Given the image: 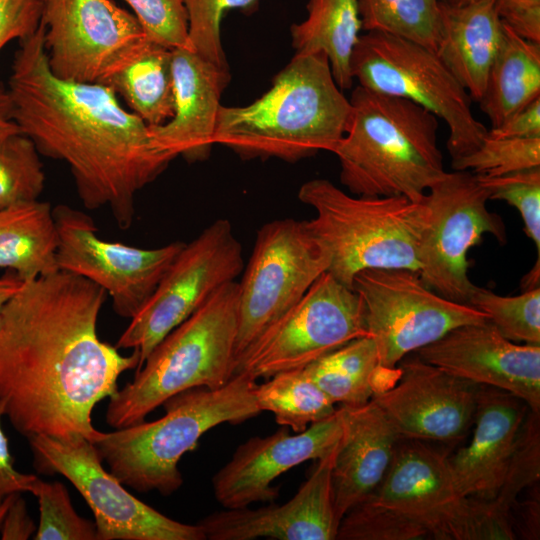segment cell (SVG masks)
<instances>
[{"mask_svg": "<svg viewBox=\"0 0 540 540\" xmlns=\"http://www.w3.org/2000/svg\"><path fill=\"white\" fill-rule=\"evenodd\" d=\"M107 293L90 280L58 270L24 282L0 312V415L26 438L92 440V412L137 368L99 339Z\"/></svg>", "mask_w": 540, "mask_h": 540, "instance_id": "obj_1", "label": "cell"}, {"mask_svg": "<svg viewBox=\"0 0 540 540\" xmlns=\"http://www.w3.org/2000/svg\"><path fill=\"white\" fill-rule=\"evenodd\" d=\"M44 26L20 40L8 93L12 118L40 154L70 168L82 204L108 207L128 229L135 196L173 160L153 143L149 126L125 110L106 85L57 78L49 69Z\"/></svg>", "mask_w": 540, "mask_h": 540, "instance_id": "obj_2", "label": "cell"}, {"mask_svg": "<svg viewBox=\"0 0 540 540\" xmlns=\"http://www.w3.org/2000/svg\"><path fill=\"white\" fill-rule=\"evenodd\" d=\"M351 113L324 53H295L260 98L219 109L214 144L243 159L295 162L319 151L333 152Z\"/></svg>", "mask_w": 540, "mask_h": 540, "instance_id": "obj_3", "label": "cell"}, {"mask_svg": "<svg viewBox=\"0 0 540 540\" xmlns=\"http://www.w3.org/2000/svg\"><path fill=\"white\" fill-rule=\"evenodd\" d=\"M344 136L333 152L340 181L357 196L422 201L447 173L437 144L438 118L407 99L357 86Z\"/></svg>", "mask_w": 540, "mask_h": 540, "instance_id": "obj_4", "label": "cell"}, {"mask_svg": "<svg viewBox=\"0 0 540 540\" xmlns=\"http://www.w3.org/2000/svg\"><path fill=\"white\" fill-rule=\"evenodd\" d=\"M255 385V380L236 375L219 388L187 389L163 402V417L113 432L98 430L91 442L122 484L169 496L183 484L180 459L204 433L223 423L241 424L261 412Z\"/></svg>", "mask_w": 540, "mask_h": 540, "instance_id": "obj_5", "label": "cell"}, {"mask_svg": "<svg viewBox=\"0 0 540 540\" xmlns=\"http://www.w3.org/2000/svg\"><path fill=\"white\" fill-rule=\"evenodd\" d=\"M238 300V282L227 283L169 332L134 379L109 398L107 424L119 429L140 423L177 393L226 384L234 359Z\"/></svg>", "mask_w": 540, "mask_h": 540, "instance_id": "obj_6", "label": "cell"}, {"mask_svg": "<svg viewBox=\"0 0 540 540\" xmlns=\"http://www.w3.org/2000/svg\"><path fill=\"white\" fill-rule=\"evenodd\" d=\"M298 198L316 216L307 221L330 256L327 270L352 288L366 269L419 272V248L428 211L405 196H352L326 179L300 187Z\"/></svg>", "mask_w": 540, "mask_h": 540, "instance_id": "obj_7", "label": "cell"}, {"mask_svg": "<svg viewBox=\"0 0 540 540\" xmlns=\"http://www.w3.org/2000/svg\"><path fill=\"white\" fill-rule=\"evenodd\" d=\"M359 86L407 99L447 125L452 160L475 151L488 129L475 118L467 91L437 54L415 42L382 32L360 35L351 58Z\"/></svg>", "mask_w": 540, "mask_h": 540, "instance_id": "obj_8", "label": "cell"}, {"mask_svg": "<svg viewBox=\"0 0 540 540\" xmlns=\"http://www.w3.org/2000/svg\"><path fill=\"white\" fill-rule=\"evenodd\" d=\"M352 289L363 302L367 333L376 345L380 367L394 381L399 363L410 353L457 327L488 321L473 306L439 295L423 283L419 272L409 269L362 270Z\"/></svg>", "mask_w": 540, "mask_h": 540, "instance_id": "obj_9", "label": "cell"}, {"mask_svg": "<svg viewBox=\"0 0 540 540\" xmlns=\"http://www.w3.org/2000/svg\"><path fill=\"white\" fill-rule=\"evenodd\" d=\"M363 336L368 333L360 296L326 271L235 359L231 378L256 381L303 368Z\"/></svg>", "mask_w": 540, "mask_h": 540, "instance_id": "obj_10", "label": "cell"}, {"mask_svg": "<svg viewBox=\"0 0 540 540\" xmlns=\"http://www.w3.org/2000/svg\"><path fill=\"white\" fill-rule=\"evenodd\" d=\"M329 265L330 256L307 221L278 219L258 230L238 282L233 363L267 326L305 295Z\"/></svg>", "mask_w": 540, "mask_h": 540, "instance_id": "obj_11", "label": "cell"}, {"mask_svg": "<svg viewBox=\"0 0 540 540\" xmlns=\"http://www.w3.org/2000/svg\"><path fill=\"white\" fill-rule=\"evenodd\" d=\"M244 269L242 245L227 219L206 227L170 264L153 294L130 320L117 349L139 352L137 370L152 349L190 317L218 289L236 281Z\"/></svg>", "mask_w": 540, "mask_h": 540, "instance_id": "obj_12", "label": "cell"}, {"mask_svg": "<svg viewBox=\"0 0 540 540\" xmlns=\"http://www.w3.org/2000/svg\"><path fill=\"white\" fill-rule=\"evenodd\" d=\"M27 439L35 469L68 479L91 508L97 540L206 539L198 524L169 518L130 494L105 470L95 445L84 436L35 435Z\"/></svg>", "mask_w": 540, "mask_h": 540, "instance_id": "obj_13", "label": "cell"}, {"mask_svg": "<svg viewBox=\"0 0 540 540\" xmlns=\"http://www.w3.org/2000/svg\"><path fill=\"white\" fill-rule=\"evenodd\" d=\"M489 194L469 171L447 172L422 201L428 216L419 248V275L439 295L468 304L476 288L468 277L467 253L486 233L504 243L502 218L490 212Z\"/></svg>", "mask_w": 540, "mask_h": 540, "instance_id": "obj_14", "label": "cell"}, {"mask_svg": "<svg viewBox=\"0 0 540 540\" xmlns=\"http://www.w3.org/2000/svg\"><path fill=\"white\" fill-rule=\"evenodd\" d=\"M44 47L57 78L103 84L147 39L137 18L111 0H41Z\"/></svg>", "mask_w": 540, "mask_h": 540, "instance_id": "obj_15", "label": "cell"}, {"mask_svg": "<svg viewBox=\"0 0 540 540\" xmlns=\"http://www.w3.org/2000/svg\"><path fill=\"white\" fill-rule=\"evenodd\" d=\"M58 232L57 262L60 270L82 276L105 290L116 314L133 318L156 289L181 251L176 241L143 249L97 236L94 221L68 205L53 208Z\"/></svg>", "mask_w": 540, "mask_h": 540, "instance_id": "obj_16", "label": "cell"}, {"mask_svg": "<svg viewBox=\"0 0 540 540\" xmlns=\"http://www.w3.org/2000/svg\"><path fill=\"white\" fill-rule=\"evenodd\" d=\"M403 439L368 499L418 521L434 539L483 540L474 501L459 495L448 458L420 440Z\"/></svg>", "mask_w": 540, "mask_h": 540, "instance_id": "obj_17", "label": "cell"}, {"mask_svg": "<svg viewBox=\"0 0 540 540\" xmlns=\"http://www.w3.org/2000/svg\"><path fill=\"white\" fill-rule=\"evenodd\" d=\"M396 381L372 400L401 438L450 441L474 418L480 385L457 377L418 355L399 363Z\"/></svg>", "mask_w": 540, "mask_h": 540, "instance_id": "obj_18", "label": "cell"}, {"mask_svg": "<svg viewBox=\"0 0 540 540\" xmlns=\"http://www.w3.org/2000/svg\"><path fill=\"white\" fill-rule=\"evenodd\" d=\"M339 408L330 417L291 435L287 426L266 437H252L237 447L232 458L212 478L215 499L225 509L270 502L279 495L272 482L307 460L320 459L339 442Z\"/></svg>", "mask_w": 540, "mask_h": 540, "instance_id": "obj_19", "label": "cell"}, {"mask_svg": "<svg viewBox=\"0 0 540 540\" xmlns=\"http://www.w3.org/2000/svg\"><path fill=\"white\" fill-rule=\"evenodd\" d=\"M417 355L457 377L511 393L540 413V345L512 342L487 321L457 327Z\"/></svg>", "mask_w": 540, "mask_h": 540, "instance_id": "obj_20", "label": "cell"}, {"mask_svg": "<svg viewBox=\"0 0 540 540\" xmlns=\"http://www.w3.org/2000/svg\"><path fill=\"white\" fill-rule=\"evenodd\" d=\"M338 445L318 459L308 479L283 505L225 509L200 520L206 539H336L340 523L334 511L331 472Z\"/></svg>", "mask_w": 540, "mask_h": 540, "instance_id": "obj_21", "label": "cell"}, {"mask_svg": "<svg viewBox=\"0 0 540 540\" xmlns=\"http://www.w3.org/2000/svg\"><path fill=\"white\" fill-rule=\"evenodd\" d=\"M175 107L170 120L149 126L154 145L175 159L203 161L214 145L220 98L230 81L218 67L190 47L172 49Z\"/></svg>", "mask_w": 540, "mask_h": 540, "instance_id": "obj_22", "label": "cell"}, {"mask_svg": "<svg viewBox=\"0 0 540 540\" xmlns=\"http://www.w3.org/2000/svg\"><path fill=\"white\" fill-rule=\"evenodd\" d=\"M527 405L506 391L479 386L471 442L448 459L460 496L490 500L504 480Z\"/></svg>", "mask_w": 540, "mask_h": 540, "instance_id": "obj_23", "label": "cell"}, {"mask_svg": "<svg viewBox=\"0 0 540 540\" xmlns=\"http://www.w3.org/2000/svg\"><path fill=\"white\" fill-rule=\"evenodd\" d=\"M342 435L332 472L337 520L368 499L382 483L401 436L371 399L360 406H340Z\"/></svg>", "mask_w": 540, "mask_h": 540, "instance_id": "obj_24", "label": "cell"}, {"mask_svg": "<svg viewBox=\"0 0 540 540\" xmlns=\"http://www.w3.org/2000/svg\"><path fill=\"white\" fill-rule=\"evenodd\" d=\"M440 14L435 53L472 101L479 102L504 32L494 0L458 6L441 0Z\"/></svg>", "mask_w": 540, "mask_h": 540, "instance_id": "obj_25", "label": "cell"}, {"mask_svg": "<svg viewBox=\"0 0 540 540\" xmlns=\"http://www.w3.org/2000/svg\"><path fill=\"white\" fill-rule=\"evenodd\" d=\"M58 232L53 208L38 200L0 210V267L27 282L52 274L57 262Z\"/></svg>", "mask_w": 540, "mask_h": 540, "instance_id": "obj_26", "label": "cell"}, {"mask_svg": "<svg viewBox=\"0 0 540 540\" xmlns=\"http://www.w3.org/2000/svg\"><path fill=\"white\" fill-rule=\"evenodd\" d=\"M361 29L358 0H308L307 17L291 26L292 46L296 53H324L338 87L349 89Z\"/></svg>", "mask_w": 540, "mask_h": 540, "instance_id": "obj_27", "label": "cell"}, {"mask_svg": "<svg viewBox=\"0 0 540 540\" xmlns=\"http://www.w3.org/2000/svg\"><path fill=\"white\" fill-rule=\"evenodd\" d=\"M540 97V43L529 41L504 24L503 38L478 102L491 128Z\"/></svg>", "mask_w": 540, "mask_h": 540, "instance_id": "obj_28", "label": "cell"}, {"mask_svg": "<svg viewBox=\"0 0 540 540\" xmlns=\"http://www.w3.org/2000/svg\"><path fill=\"white\" fill-rule=\"evenodd\" d=\"M102 85L122 97L147 125L167 122L175 107L172 49L146 39Z\"/></svg>", "mask_w": 540, "mask_h": 540, "instance_id": "obj_29", "label": "cell"}, {"mask_svg": "<svg viewBox=\"0 0 540 540\" xmlns=\"http://www.w3.org/2000/svg\"><path fill=\"white\" fill-rule=\"evenodd\" d=\"M308 377L341 406H360L395 381L379 364L370 336L354 339L303 367Z\"/></svg>", "mask_w": 540, "mask_h": 540, "instance_id": "obj_30", "label": "cell"}, {"mask_svg": "<svg viewBox=\"0 0 540 540\" xmlns=\"http://www.w3.org/2000/svg\"><path fill=\"white\" fill-rule=\"evenodd\" d=\"M540 477V413L528 411L504 480L494 498H473L488 540L515 539L510 512L518 494Z\"/></svg>", "mask_w": 540, "mask_h": 540, "instance_id": "obj_31", "label": "cell"}, {"mask_svg": "<svg viewBox=\"0 0 540 540\" xmlns=\"http://www.w3.org/2000/svg\"><path fill=\"white\" fill-rule=\"evenodd\" d=\"M254 397L260 411L272 412L281 426L295 433L335 413V404L308 377L303 368L279 372L255 385Z\"/></svg>", "mask_w": 540, "mask_h": 540, "instance_id": "obj_32", "label": "cell"}, {"mask_svg": "<svg viewBox=\"0 0 540 540\" xmlns=\"http://www.w3.org/2000/svg\"><path fill=\"white\" fill-rule=\"evenodd\" d=\"M441 0H358L362 29L397 36L436 51Z\"/></svg>", "mask_w": 540, "mask_h": 540, "instance_id": "obj_33", "label": "cell"}, {"mask_svg": "<svg viewBox=\"0 0 540 540\" xmlns=\"http://www.w3.org/2000/svg\"><path fill=\"white\" fill-rule=\"evenodd\" d=\"M39 154L19 128L0 131V210L38 200L45 184Z\"/></svg>", "mask_w": 540, "mask_h": 540, "instance_id": "obj_34", "label": "cell"}, {"mask_svg": "<svg viewBox=\"0 0 540 540\" xmlns=\"http://www.w3.org/2000/svg\"><path fill=\"white\" fill-rule=\"evenodd\" d=\"M469 305L486 314L504 338L540 345V287L518 296H500L476 286Z\"/></svg>", "mask_w": 540, "mask_h": 540, "instance_id": "obj_35", "label": "cell"}, {"mask_svg": "<svg viewBox=\"0 0 540 540\" xmlns=\"http://www.w3.org/2000/svg\"><path fill=\"white\" fill-rule=\"evenodd\" d=\"M418 521L388 506L366 499L341 519L336 539L418 540L428 536Z\"/></svg>", "mask_w": 540, "mask_h": 540, "instance_id": "obj_36", "label": "cell"}, {"mask_svg": "<svg viewBox=\"0 0 540 540\" xmlns=\"http://www.w3.org/2000/svg\"><path fill=\"white\" fill-rule=\"evenodd\" d=\"M540 167V137L492 138L488 135L472 153L452 160L455 171L496 177Z\"/></svg>", "mask_w": 540, "mask_h": 540, "instance_id": "obj_37", "label": "cell"}, {"mask_svg": "<svg viewBox=\"0 0 540 540\" xmlns=\"http://www.w3.org/2000/svg\"><path fill=\"white\" fill-rule=\"evenodd\" d=\"M31 493L40 511L35 540H97L95 522L77 514L63 483L38 478Z\"/></svg>", "mask_w": 540, "mask_h": 540, "instance_id": "obj_38", "label": "cell"}, {"mask_svg": "<svg viewBox=\"0 0 540 540\" xmlns=\"http://www.w3.org/2000/svg\"><path fill=\"white\" fill-rule=\"evenodd\" d=\"M477 179L488 192L489 200L506 201L518 210L525 233L534 242L540 258V167Z\"/></svg>", "mask_w": 540, "mask_h": 540, "instance_id": "obj_39", "label": "cell"}, {"mask_svg": "<svg viewBox=\"0 0 540 540\" xmlns=\"http://www.w3.org/2000/svg\"><path fill=\"white\" fill-rule=\"evenodd\" d=\"M188 17L190 47L218 67L228 69L221 42L223 14L232 8H249L258 0H183Z\"/></svg>", "mask_w": 540, "mask_h": 540, "instance_id": "obj_40", "label": "cell"}, {"mask_svg": "<svg viewBox=\"0 0 540 540\" xmlns=\"http://www.w3.org/2000/svg\"><path fill=\"white\" fill-rule=\"evenodd\" d=\"M124 1L134 11L148 40L169 49L190 47L188 17L183 0Z\"/></svg>", "mask_w": 540, "mask_h": 540, "instance_id": "obj_41", "label": "cell"}, {"mask_svg": "<svg viewBox=\"0 0 540 540\" xmlns=\"http://www.w3.org/2000/svg\"><path fill=\"white\" fill-rule=\"evenodd\" d=\"M41 0H0V50L11 40L36 32L41 21Z\"/></svg>", "mask_w": 540, "mask_h": 540, "instance_id": "obj_42", "label": "cell"}, {"mask_svg": "<svg viewBox=\"0 0 540 540\" xmlns=\"http://www.w3.org/2000/svg\"><path fill=\"white\" fill-rule=\"evenodd\" d=\"M502 22L519 36L540 43V0H494Z\"/></svg>", "mask_w": 540, "mask_h": 540, "instance_id": "obj_43", "label": "cell"}, {"mask_svg": "<svg viewBox=\"0 0 540 540\" xmlns=\"http://www.w3.org/2000/svg\"><path fill=\"white\" fill-rule=\"evenodd\" d=\"M492 138L540 137V97L509 116L501 125L488 130Z\"/></svg>", "mask_w": 540, "mask_h": 540, "instance_id": "obj_44", "label": "cell"}, {"mask_svg": "<svg viewBox=\"0 0 540 540\" xmlns=\"http://www.w3.org/2000/svg\"><path fill=\"white\" fill-rule=\"evenodd\" d=\"M0 415V506L11 495L32 492L38 477L19 472L9 451L8 438L1 427Z\"/></svg>", "mask_w": 540, "mask_h": 540, "instance_id": "obj_45", "label": "cell"}, {"mask_svg": "<svg viewBox=\"0 0 540 540\" xmlns=\"http://www.w3.org/2000/svg\"><path fill=\"white\" fill-rule=\"evenodd\" d=\"M36 530V525L28 513L25 500L21 497V493L15 494L1 525V539L26 540Z\"/></svg>", "mask_w": 540, "mask_h": 540, "instance_id": "obj_46", "label": "cell"}, {"mask_svg": "<svg viewBox=\"0 0 540 540\" xmlns=\"http://www.w3.org/2000/svg\"><path fill=\"white\" fill-rule=\"evenodd\" d=\"M23 283L12 270L0 277V312L3 306L20 290Z\"/></svg>", "mask_w": 540, "mask_h": 540, "instance_id": "obj_47", "label": "cell"}, {"mask_svg": "<svg viewBox=\"0 0 540 540\" xmlns=\"http://www.w3.org/2000/svg\"><path fill=\"white\" fill-rule=\"evenodd\" d=\"M12 101L8 90L0 87V131L18 128L12 118Z\"/></svg>", "mask_w": 540, "mask_h": 540, "instance_id": "obj_48", "label": "cell"}, {"mask_svg": "<svg viewBox=\"0 0 540 540\" xmlns=\"http://www.w3.org/2000/svg\"><path fill=\"white\" fill-rule=\"evenodd\" d=\"M540 258L537 261L531 271L523 277L521 281L522 292L532 290L539 287L540 278Z\"/></svg>", "mask_w": 540, "mask_h": 540, "instance_id": "obj_49", "label": "cell"}, {"mask_svg": "<svg viewBox=\"0 0 540 540\" xmlns=\"http://www.w3.org/2000/svg\"><path fill=\"white\" fill-rule=\"evenodd\" d=\"M15 494L9 496L4 502L3 504L0 506V530H1V525H2V522H3V519L5 517V514L7 512V509L12 501V498Z\"/></svg>", "mask_w": 540, "mask_h": 540, "instance_id": "obj_50", "label": "cell"}, {"mask_svg": "<svg viewBox=\"0 0 540 540\" xmlns=\"http://www.w3.org/2000/svg\"><path fill=\"white\" fill-rule=\"evenodd\" d=\"M443 1L450 5L458 6V5L468 4L477 0H443Z\"/></svg>", "mask_w": 540, "mask_h": 540, "instance_id": "obj_51", "label": "cell"}]
</instances>
